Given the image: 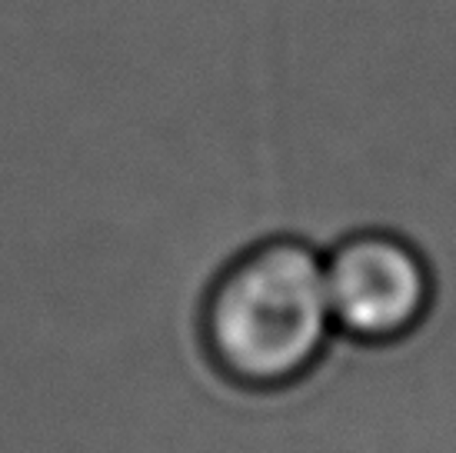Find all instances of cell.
<instances>
[{
	"mask_svg": "<svg viewBox=\"0 0 456 453\" xmlns=\"http://www.w3.org/2000/svg\"><path fill=\"white\" fill-rule=\"evenodd\" d=\"M333 330L323 253L300 237H266L240 251L200 303L203 353L243 391L304 380Z\"/></svg>",
	"mask_w": 456,
	"mask_h": 453,
	"instance_id": "cell-1",
	"label": "cell"
},
{
	"mask_svg": "<svg viewBox=\"0 0 456 453\" xmlns=\"http://www.w3.org/2000/svg\"><path fill=\"white\" fill-rule=\"evenodd\" d=\"M333 327L363 347L400 343L433 307V270L393 230H356L323 253Z\"/></svg>",
	"mask_w": 456,
	"mask_h": 453,
	"instance_id": "cell-2",
	"label": "cell"
}]
</instances>
